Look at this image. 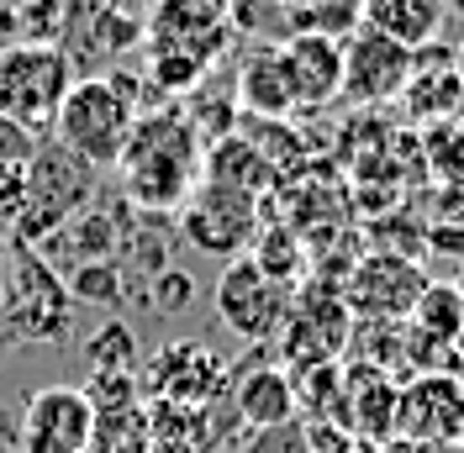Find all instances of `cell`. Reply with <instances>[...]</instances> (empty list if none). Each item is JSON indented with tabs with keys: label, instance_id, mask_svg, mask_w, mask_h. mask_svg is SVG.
I'll use <instances>...</instances> for the list:
<instances>
[{
	"label": "cell",
	"instance_id": "cell-4",
	"mask_svg": "<svg viewBox=\"0 0 464 453\" xmlns=\"http://www.w3.org/2000/svg\"><path fill=\"white\" fill-rule=\"evenodd\" d=\"M69 85H74V58L58 43H11V48H0V116L27 127L32 138L53 127Z\"/></svg>",
	"mask_w": 464,
	"mask_h": 453
},
{
	"label": "cell",
	"instance_id": "cell-19",
	"mask_svg": "<svg viewBox=\"0 0 464 453\" xmlns=\"http://www.w3.org/2000/svg\"><path fill=\"white\" fill-rule=\"evenodd\" d=\"M201 179L211 185H227V190H248V196H259L275 185V164H269V153H259L248 138H227L206 142V159H201Z\"/></svg>",
	"mask_w": 464,
	"mask_h": 453
},
{
	"label": "cell",
	"instance_id": "cell-17",
	"mask_svg": "<svg viewBox=\"0 0 464 453\" xmlns=\"http://www.w3.org/2000/svg\"><path fill=\"white\" fill-rule=\"evenodd\" d=\"M121 232L127 226L116 222L111 211H101V206H85V211H74L63 226H53L43 243H37V254L53 264L58 275L63 269H74V264H95V258H111L121 248Z\"/></svg>",
	"mask_w": 464,
	"mask_h": 453
},
{
	"label": "cell",
	"instance_id": "cell-34",
	"mask_svg": "<svg viewBox=\"0 0 464 453\" xmlns=\"http://www.w3.org/2000/svg\"><path fill=\"white\" fill-rule=\"evenodd\" d=\"M0 290H5V254H0Z\"/></svg>",
	"mask_w": 464,
	"mask_h": 453
},
{
	"label": "cell",
	"instance_id": "cell-28",
	"mask_svg": "<svg viewBox=\"0 0 464 453\" xmlns=\"http://www.w3.org/2000/svg\"><path fill=\"white\" fill-rule=\"evenodd\" d=\"M301 453H353V432L343 422H306V448Z\"/></svg>",
	"mask_w": 464,
	"mask_h": 453
},
{
	"label": "cell",
	"instance_id": "cell-2",
	"mask_svg": "<svg viewBox=\"0 0 464 453\" xmlns=\"http://www.w3.org/2000/svg\"><path fill=\"white\" fill-rule=\"evenodd\" d=\"M138 127V85L132 80H106V74H85L74 80L63 106L53 116V142L63 153H74L90 169H116L121 148Z\"/></svg>",
	"mask_w": 464,
	"mask_h": 453
},
{
	"label": "cell",
	"instance_id": "cell-32",
	"mask_svg": "<svg viewBox=\"0 0 464 453\" xmlns=\"http://www.w3.org/2000/svg\"><path fill=\"white\" fill-rule=\"evenodd\" d=\"M454 74H459V85H464V48H459V58H454Z\"/></svg>",
	"mask_w": 464,
	"mask_h": 453
},
{
	"label": "cell",
	"instance_id": "cell-29",
	"mask_svg": "<svg viewBox=\"0 0 464 453\" xmlns=\"http://www.w3.org/2000/svg\"><path fill=\"white\" fill-rule=\"evenodd\" d=\"M385 453H464L459 443H401V438H396V443H385Z\"/></svg>",
	"mask_w": 464,
	"mask_h": 453
},
{
	"label": "cell",
	"instance_id": "cell-22",
	"mask_svg": "<svg viewBox=\"0 0 464 453\" xmlns=\"http://www.w3.org/2000/svg\"><path fill=\"white\" fill-rule=\"evenodd\" d=\"M406 327L411 333H422V338L443 342V348H459L464 338V301L454 284H428L422 290V301L411 306V316H406Z\"/></svg>",
	"mask_w": 464,
	"mask_h": 453
},
{
	"label": "cell",
	"instance_id": "cell-16",
	"mask_svg": "<svg viewBox=\"0 0 464 453\" xmlns=\"http://www.w3.org/2000/svg\"><path fill=\"white\" fill-rule=\"evenodd\" d=\"M396 406H401V385L380 364L364 369V380H343V427L353 443H396Z\"/></svg>",
	"mask_w": 464,
	"mask_h": 453
},
{
	"label": "cell",
	"instance_id": "cell-27",
	"mask_svg": "<svg viewBox=\"0 0 464 453\" xmlns=\"http://www.w3.org/2000/svg\"><path fill=\"white\" fill-rule=\"evenodd\" d=\"M32 153H37V138H32L27 127H16V121H5V116H0V174L22 169Z\"/></svg>",
	"mask_w": 464,
	"mask_h": 453
},
{
	"label": "cell",
	"instance_id": "cell-33",
	"mask_svg": "<svg viewBox=\"0 0 464 453\" xmlns=\"http://www.w3.org/2000/svg\"><path fill=\"white\" fill-rule=\"evenodd\" d=\"M454 290H459V301H464V264H459V280H454Z\"/></svg>",
	"mask_w": 464,
	"mask_h": 453
},
{
	"label": "cell",
	"instance_id": "cell-12",
	"mask_svg": "<svg viewBox=\"0 0 464 453\" xmlns=\"http://www.w3.org/2000/svg\"><path fill=\"white\" fill-rule=\"evenodd\" d=\"M143 385H148V396L174 400V406H211V400L227 396L232 369H227V359H217L201 342H169V348H159L148 359Z\"/></svg>",
	"mask_w": 464,
	"mask_h": 453
},
{
	"label": "cell",
	"instance_id": "cell-15",
	"mask_svg": "<svg viewBox=\"0 0 464 453\" xmlns=\"http://www.w3.org/2000/svg\"><path fill=\"white\" fill-rule=\"evenodd\" d=\"M227 400L237 411L243 427H285L295 422V385H290V369L280 364H248L243 374L232 369V385H227Z\"/></svg>",
	"mask_w": 464,
	"mask_h": 453
},
{
	"label": "cell",
	"instance_id": "cell-13",
	"mask_svg": "<svg viewBox=\"0 0 464 453\" xmlns=\"http://www.w3.org/2000/svg\"><path fill=\"white\" fill-rule=\"evenodd\" d=\"M401 443H459L464 438V385L454 374H417L396 406Z\"/></svg>",
	"mask_w": 464,
	"mask_h": 453
},
{
	"label": "cell",
	"instance_id": "cell-7",
	"mask_svg": "<svg viewBox=\"0 0 464 453\" xmlns=\"http://www.w3.org/2000/svg\"><path fill=\"white\" fill-rule=\"evenodd\" d=\"M428 269L417 264V258L406 254H364L353 258V269H348V280L338 284L348 301V312L364 316V322H385V327H401L411 306L422 301V290H428Z\"/></svg>",
	"mask_w": 464,
	"mask_h": 453
},
{
	"label": "cell",
	"instance_id": "cell-20",
	"mask_svg": "<svg viewBox=\"0 0 464 453\" xmlns=\"http://www.w3.org/2000/svg\"><path fill=\"white\" fill-rule=\"evenodd\" d=\"M90 406H95V427H90V448H95V453H153V432H148V396L90 400Z\"/></svg>",
	"mask_w": 464,
	"mask_h": 453
},
{
	"label": "cell",
	"instance_id": "cell-35",
	"mask_svg": "<svg viewBox=\"0 0 464 453\" xmlns=\"http://www.w3.org/2000/svg\"><path fill=\"white\" fill-rule=\"evenodd\" d=\"M454 11H459V16H464V0H454Z\"/></svg>",
	"mask_w": 464,
	"mask_h": 453
},
{
	"label": "cell",
	"instance_id": "cell-6",
	"mask_svg": "<svg viewBox=\"0 0 464 453\" xmlns=\"http://www.w3.org/2000/svg\"><path fill=\"white\" fill-rule=\"evenodd\" d=\"M179 232L190 248H201L211 258H243L259 237V196L201 179L190 200L179 206Z\"/></svg>",
	"mask_w": 464,
	"mask_h": 453
},
{
	"label": "cell",
	"instance_id": "cell-24",
	"mask_svg": "<svg viewBox=\"0 0 464 453\" xmlns=\"http://www.w3.org/2000/svg\"><path fill=\"white\" fill-rule=\"evenodd\" d=\"M58 280H63V290H69V301H85V306H116V301L127 295V284H121V269H116V258L74 264V269H63Z\"/></svg>",
	"mask_w": 464,
	"mask_h": 453
},
{
	"label": "cell",
	"instance_id": "cell-18",
	"mask_svg": "<svg viewBox=\"0 0 464 453\" xmlns=\"http://www.w3.org/2000/svg\"><path fill=\"white\" fill-rule=\"evenodd\" d=\"M443 16H449V0H364V11H359L364 27H375L380 37L401 43L411 53L433 43Z\"/></svg>",
	"mask_w": 464,
	"mask_h": 453
},
{
	"label": "cell",
	"instance_id": "cell-36",
	"mask_svg": "<svg viewBox=\"0 0 464 453\" xmlns=\"http://www.w3.org/2000/svg\"><path fill=\"white\" fill-rule=\"evenodd\" d=\"M85 453H95V448H85Z\"/></svg>",
	"mask_w": 464,
	"mask_h": 453
},
{
	"label": "cell",
	"instance_id": "cell-8",
	"mask_svg": "<svg viewBox=\"0 0 464 453\" xmlns=\"http://www.w3.org/2000/svg\"><path fill=\"white\" fill-rule=\"evenodd\" d=\"M211 306H217V322L227 333H237L243 342H269V338H280V327H285L290 290L275 284L254 258L243 254V258H227L222 280L211 290Z\"/></svg>",
	"mask_w": 464,
	"mask_h": 453
},
{
	"label": "cell",
	"instance_id": "cell-5",
	"mask_svg": "<svg viewBox=\"0 0 464 453\" xmlns=\"http://www.w3.org/2000/svg\"><path fill=\"white\" fill-rule=\"evenodd\" d=\"M0 333L27 342L69 338V290L58 269L37 248H16V264H5V290H0Z\"/></svg>",
	"mask_w": 464,
	"mask_h": 453
},
{
	"label": "cell",
	"instance_id": "cell-1",
	"mask_svg": "<svg viewBox=\"0 0 464 453\" xmlns=\"http://www.w3.org/2000/svg\"><path fill=\"white\" fill-rule=\"evenodd\" d=\"M201 159H206V138L196 132V121L179 111H159V116H138L132 138L116 159L121 190L132 206L143 211H179L190 190L201 185Z\"/></svg>",
	"mask_w": 464,
	"mask_h": 453
},
{
	"label": "cell",
	"instance_id": "cell-21",
	"mask_svg": "<svg viewBox=\"0 0 464 453\" xmlns=\"http://www.w3.org/2000/svg\"><path fill=\"white\" fill-rule=\"evenodd\" d=\"M237 101H243V111L269 116V121H280V116L295 111V90H290L280 48H264V53H254L243 63V74H237Z\"/></svg>",
	"mask_w": 464,
	"mask_h": 453
},
{
	"label": "cell",
	"instance_id": "cell-3",
	"mask_svg": "<svg viewBox=\"0 0 464 453\" xmlns=\"http://www.w3.org/2000/svg\"><path fill=\"white\" fill-rule=\"evenodd\" d=\"M95 174L90 164H80L74 153L63 148H43L22 164V196L5 206V226L16 237V248H37L53 226H63L74 211H85L90 196H95Z\"/></svg>",
	"mask_w": 464,
	"mask_h": 453
},
{
	"label": "cell",
	"instance_id": "cell-31",
	"mask_svg": "<svg viewBox=\"0 0 464 453\" xmlns=\"http://www.w3.org/2000/svg\"><path fill=\"white\" fill-rule=\"evenodd\" d=\"M201 5H211V11H222V16H227V5H232V0H201Z\"/></svg>",
	"mask_w": 464,
	"mask_h": 453
},
{
	"label": "cell",
	"instance_id": "cell-23",
	"mask_svg": "<svg viewBox=\"0 0 464 453\" xmlns=\"http://www.w3.org/2000/svg\"><path fill=\"white\" fill-rule=\"evenodd\" d=\"M248 258H254L275 284H285V290H295V284L306 280V243H301L290 226H259Z\"/></svg>",
	"mask_w": 464,
	"mask_h": 453
},
{
	"label": "cell",
	"instance_id": "cell-11",
	"mask_svg": "<svg viewBox=\"0 0 464 453\" xmlns=\"http://www.w3.org/2000/svg\"><path fill=\"white\" fill-rule=\"evenodd\" d=\"M411 48L401 43H391V37H380L375 27H359L348 32L343 43V90L353 106H385V101H396L411 80Z\"/></svg>",
	"mask_w": 464,
	"mask_h": 453
},
{
	"label": "cell",
	"instance_id": "cell-30",
	"mask_svg": "<svg viewBox=\"0 0 464 453\" xmlns=\"http://www.w3.org/2000/svg\"><path fill=\"white\" fill-rule=\"evenodd\" d=\"M275 5H280V11L290 16V11H306V5H317V0H275Z\"/></svg>",
	"mask_w": 464,
	"mask_h": 453
},
{
	"label": "cell",
	"instance_id": "cell-25",
	"mask_svg": "<svg viewBox=\"0 0 464 453\" xmlns=\"http://www.w3.org/2000/svg\"><path fill=\"white\" fill-rule=\"evenodd\" d=\"M90 369H138V333L132 322H101V333L85 342Z\"/></svg>",
	"mask_w": 464,
	"mask_h": 453
},
{
	"label": "cell",
	"instance_id": "cell-9",
	"mask_svg": "<svg viewBox=\"0 0 464 453\" xmlns=\"http://www.w3.org/2000/svg\"><path fill=\"white\" fill-rule=\"evenodd\" d=\"M353 338V312H348L343 290H322V284H301L290 295L285 327H280V348L290 364H327L338 359Z\"/></svg>",
	"mask_w": 464,
	"mask_h": 453
},
{
	"label": "cell",
	"instance_id": "cell-10",
	"mask_svg": "<svg viewBox=\"0 0 464 453\" xmlns=\"http://www.w3.org/2000/svg\"><path fill=\"white\" fill-rule=\"evenodd\" d=\"M95 406L85 385H43L32 390L16 422V453H85Z\"/></svg>",
	"mask_w": 464,
	"mask_h": 453
},
{
	"label": "cell",
	"instance_id": "cell-14",
	"mask_svg": "<svg viewBox=\"0 0 464 453\" xmlns=\"http://www.w3.org/2000/svg\"><path fill=\"white\" fill-rule=\"evenodd\" d=\"M285 58L290 90H295V111H317L343 90V43L322 37V32H290V43L280 48Z\"/></svg>",
	"mask_w": 464,
	"mask_h": 453
},
{
	"label": "cell",
	"instance_id": "cell-26",
	"mask_svg": "<svg viewBox=\"0 0 464 453\" xmlns=\"http://www.w3.org/2000/svg\"><path fill=\"white\" fill-rule=\"evenodd\" d=\"M190 301H196V280H190V275H179V269H164V275L153 280V312L185 316V312H190Z\"/></svg>",
	"mask_w": 464,
	"mask_h": 453
}]
</instances>
